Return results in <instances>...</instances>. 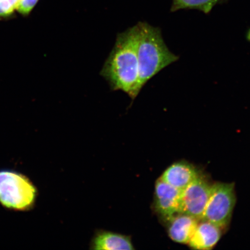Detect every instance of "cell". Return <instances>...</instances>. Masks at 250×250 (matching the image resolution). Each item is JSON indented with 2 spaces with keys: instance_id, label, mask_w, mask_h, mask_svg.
<instances>
[{
  "instance_id": "cell-6",
  "label": "cell",
  "mask_w": 250,
  "mask_h": 250,
  "mask_svg": "<svg viewBox=\"0 0 250 250\" xmlns=\"http://www.w3.org/2000/svg\"><path fill=\"white\" fill-rule=\"evenodd\" d=\"M181 191L159 179L155 189V209L165 221L180 213Z\"/></svg>"
},
{
  "instance_id": "cell-7",
  "label": "cell",
  "mask_w": 250,
  "mask_h": 250,
  "mask_svg": "<svg viewBox=\"0 0 250 250\" xmlns=\"http://www.w3.org/2000/svg\"><path fill=\"white\" fill-rule=\"evenodd\" d=\"M199 220L188 214H176L167 220V232L172 240L177 243H189Z\"/></svg>"
},
{
  "instance_id": "cell-3",
  "label": "cell",
  "mask_w": 250,
  "mask_h": 250,
  "mask_svg": "<svg viewBox=\"0 0 250 250\" xmlns=\"http://www.w3.org/2000/svg\"><path fill=\"white\" fill-rule=\"evenodd\" d=\"M38 190L29 177L14 170H0V205L8 210L29 211L35 206Z\"/></svg>"
},
{
  "instance_id": "cell-11",
  "label": "cell",
  "mask_w": 250,
  "mask_h": 250,
  "mask_svg": "<svg viewBox=\"0 0 250 250\" xmlns=\"http://www.w3.org/2000/svg\"><path fill=\"white\" fill-rule=\"evenodd\" d=\"M219 0H173L171 10L177 11L183 9H195L208 14Z\"/></svg>"
},
{
  "instance_id": "cell-1",
  "label": "cell",
  "mask_w": 250,
  "mask_h": 250,
  "mask_svg": "<svg viewBox=\"0 0 250 250\" xmlns=\"http://www.w3.org/2000/svg\"><path fill=\"white\" fill-rule=\"evenodd\" d=\"M137 38V24L118 34L114 48L100 73L112 90H121L132 101L140 92Z\"/></svg>"
},
{
  "instance_id": "cell-5",
  "label": "cell",
  "mask_w": 250,
  "mask_h": 250,
  "mask_svg": "<svg viewBox=\"0 0 250 250\" xmlns=\"http://www.w3.org/2000/svg\"><path fill=\"white\" fill-rule=\"evenodd\" d=\"M211 184L199 176L181 191L180 212L201 220L210 197Z\"/></svg>"
},
{
  "instance_id": "cell-10",
  "label": "cell",
  "mask_w": 250,
  "mask_h": 250,
  "mask_svg": "<svg viewBox=\"0 0 250 250\" xmlns=\"http://www.w3.org/2000/svg\"><path fill=\"white\" fill-rule=\"evenodd\" d=\"M92 249L105 250H133L132 240L124 234L101 231L96 234L92 243Z\"/></svg>"
},
{
  "instance_id": "cell-8",
  "label": "cell",
  "mask_w": 250,
  "mask_h": 250,
  "mask_svg": "<svg viewBox=\"0 0 250 250\" xmlns=\"http://www.w3.org/2000/svg\"><path fill=\"white\" fill-rule=\"evenodd\" d=\"M199 176L193 166L186 162H177L168 167L160 179L169 185L183 190Z\"/></svg>"
},
{
  "instance_id": "cell-9",
  "label": "cell",
  "mask_w": 250,
  "mask_h": 250,
  "mask_svg": "<svg viewBox=\"0 0 250 250\" xmlns=\"http://www.w3.org/2000/svg\"><path fill=\"white\" fill-rule=\"evenodd\" d=\"M221 228L208 221L200 220L188 243L193 249L211 250L217 245L221 236Z\"/></svg>"
},
{
  "instance_id": "cell-13",
  "label": "cell",
  "mask_w": 250,
  "mask_h": 250,
  "mask_svg": "<svg viewBox=\"0 0 250 250\" xmlns=\"http://www.w3.org/2000/svg\"><path fill=\"white\" fill-rule=\"evenodd\" d=\"M39 1V0H20L16 11L21 15H29Z\"/></svg>"
},
{
  "instance_id": "cell-4",
  "label": "cell",
  "mask_w": 250,
  "mask_h": 250,
  "mask_svg": "<svg viewBox=\"0 0 250 250\" xmlns=\"http://www.w3.org/2000/svg\"><path fill=\"white\" fill-rule=\"evenodd\" d=\"M236 203L232 184L217 183L211 186V193L201 220L221 228L229 223Z\"/></svg>"
},
{
  "instance_id": "cell-12",
  "label": "cell",
  "mask_w": 250,
  "mask_h": 250,
  "mask_svg": "<svg viewBox=\"0 0 250 250\" xmlns=\"http://www.w3.org/2000/svg\"><path fill=\"white\" fill-rule=\"evenodd\" d=\"M20 0H0V18L10 17L17 10Z\"/></svg>"
},
{
  "instance_id": "cell-2",
  "label": "cell",
  "mask_w": 250,
  "mask_h": 250,
  "mask_svg": "<svg viewBox=\"0 0 250 250\" xmlns=\"http://www.w3.org/2000/svg\"><path fill=\"white\" fill-rule=\"evenodd\" d=\"M137 26L139 88L141 91L148 81L165 67L177 61L179 57L168 49L159 28L142 21Z\"/></svg>"
}]
</instances>
